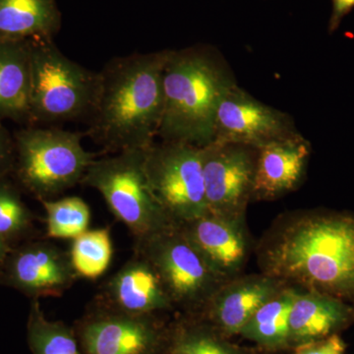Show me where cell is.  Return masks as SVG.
<instances>
[{
  "label": "cell",
  "mask_w": 354,
  "mask_h": 354,
  "mask_svg": "<svg viewBox=\"0 0 354 354\" xmlns=\"http://www.w3.org/2000/svg\"><path fill=\"white\" fill-rule=\"evenodd\" d=\"M256 253L261 272L354 305V213H286L263 235Z\"/></svg>",
  "instance_id": "obj_1"
},
{
  "label": "cell",
  "mask_w": 354,
  "mask_h": 354,
  "mask_svg": "<svg viewBox=\"0 0 354 354\" xmlns=\"http://www.w3.org/2000/svg\"><path fill=\"white\" fill-rule=\"evenodd\" d=\"M169 50L114 57L97 72L85 136L102 152L149 148L164 106L162 74Z\"/></svg>",
  "instance_id": "obj_2"
},
{
  "label": "cell",
  "mask_w": 354,
  "mask_h": 354,
  "mask_svg": "<svg viewBox=\"0 0 354 354\" xmlns=\"http://www.w3.org/2000/svg\"><path fill=\"white\" fill-rule=\"evenodd\" d=\"M235 84L228 65L213 48L195 46L169 50L158 137L165 142L209 145L213 142L216 109Z\"/></svg>",
  "instance_id": "obj_3"
},
{
  "label": "cell",
  "mask_w": 354,
  "mask_h": 354,
  "mask_svg": "<svg viewBox=\"0 0 354 354\" xmlns=\"http://www.w3.org/2000/svg\"><path fill=\"white\" fill-rule=\"evenodd\" d=\"M83 137L57 127H24L14 133L13 171L20 183L39 201L81 183L97 156L85 150Z\"/></svg>",
  "instance_id": "obj_4"
},
{
  "label": "cell",
  "mask_w": 354,
  "mask_h": 354,
  "mask_svg": "<svg viewBox=\"0 0 354 354\" xmlns=\"http://www.w3.org/2000/svg\"><path fill=\"white\" fill-rule=\"evenodd\" d=\"M147 149L95 158L81 181L102 195L111 213L127 225L136 242L176 225L151 189L145 169Z\"/></svg>",
  "instance_id": "obj_5"
},
{
  "label": "cell",
  "mask_w": 354,
  "mask_h": 354,
  "mask_svg": "<svg viewBox=\"0 0 354 354\" xmlns=\"http://www.w3.org/2000/svg\"><path fill=\"white\" fill-rule=\"evenodd\" d=\"M31 127L87 120L94 104L97 72L64 55L55 41H30Z\"/></svg>",
  "instance_id": "obj_6"
},
{
  "label": "cell",
  "mask_w": 354,
  "mask_h": 354,
  "mask_svg": "<svg viewBox=\"0 0 354 354\" xmlns=\"http://www.w3.org/2000/svg\"><path fill=\"white\" fill-rule=\"evenodd\" d=\"M135 252L155 268L174 308L201 312L212 295L227 281L209 268L178 225L137 241Z\"/></svg>",
  "instance_id": "obj_7"
},
{
  "label": "cell",
  "mask_w": 354,
  "mask_h": 354,
  "mask_svg": "<svg viewBox=\"0 0 354 354\" xmlns=\"http://www.w3.org/2000/svg\"><path fill=\"white\" fill-rule=\"evenodd\" d=\"M145 169L156 199L174 225L208 214L202 147L155 141L147 149Z\"/></svg>",
  "instance_id": "obj_8"
},
{
  "label": "cell",
  "mask_w": 354,
  "mask_h": 354,
  "mask_svg": "<svg viewBox=\"0 0 354 354\" xmlns=\"http://www.w3.org/2000/svg\"><path fill=\"white\" fill-rule=\"evenodd\" d=\"M258 149L212 142L202 147V165L208 213L245 218L252 200Z\"/></svg>",
  "instance_id": "obj_9"
},
{
  "label": "cell",
  "mask_w": 354,
  "mask_h": 354,
  "mask_svg": "<svg viewBox=\"0 0 354 354\" xmlns=\"http://www.w3.org/2000/svg\"><path fill=\"white\" fill-rule=\"evenodd\" d=\"M299 134L290 115L258 101L235 84L216 109L213 142L260 149Z\"/></svg>",
  "instance_id": "obj_10"
},
{
  "label": "cell",
  "mask_w": 354,
  "mask_h": 354,
  "mask_svg": "<svg viewBox=\"0 0 354 354\" xmlns=\"http://www.w3.org/2000/svg\"><path fill=\"white\" fill-rule=\"evenodd\" d=\"M79 333L86 354H157L162 344L153 315H132L102 304Z\"/></svg>",
  "instance_id": "obj_11"
},
{
  "label": "cell",
  "mask_w": 354,
  "mask_h": 354,
  "mask_svg": "<svg viewBox=\"0 0 354 354\" xmlns=\"http://www.w3.org/2000/svg\"><path fill=\"white\" fill-rule=\"evenodd\" d=\"M9 283L38 300L60 297L78 279L69 252L50 241L22 247L6 261Z\"/></svg>",
  "instance_id": "obj_12"
},
{
  "label": "cell",
  "mask_w": 354,
  "mask_h": 354,
  "mask_svg": "<svg viewBox=\"0 0 354 354\" xmlns=\"http://www.w3.org/2000/svg\"><path fill=\"white\" fill-rule=\"evenodd\" d=\"M178 227L221 279L228 281L242 274L251 250L245 218L208 213Z\"/></svg>",
  "instance_id": "obj_13"
},
{
  "label": "cell",
  "mask_w": 354,
  "mask_h": 354,
  "mask_svg": "<svg viewBox=\"0 0 354 354\" xmlns=\"http://www.w3.org/2000/svg\"><path fill=\"white\" fill-rule=\"evenodd\" d=\"M100 304L132 315H155L174 309L171 298L153 265L135 252L102 286Z\"/></svg>",
  "instance_id": "obj_14"
},
{
  "label": "cell",
  "mask_w": 354,
  "mask_h": 354,
  "mask_svg": "<svg viewBox=\"0 0 354 354\" xmlns=\"http://www.w3.org/2000/svg\"><path fill=\"white\" fill-rule=\"evenodd\" d=\"M285 285L264 272L239 274L216 290L201 313L223 334H241L255 312Z\"/></svg>",
  "instance_id": "obj_15"
},
{
  "label": "cell",
  "mask_w": 354,
  "mask_h": 354,
  "mask_svg": "<svg viewBox=\"0 0 354 354\" xmlns=\"http://www.w3.org/2000/svg\"><path fill=\"white\" fill-rule=\"evenodd\" d=\"M310 153L311 145L301 134L258 149L252 200H274L297 189Z\"/></svg>",
  "instance_id": "obj_16"
},
{
  "label": "cell",
  "mask_w": 354,
  "mask_h": 354,
  "mask_svg": "<svg viewBox=\"0 0 354 354\" xmlns=\"http://www.w3.org/2000/svg\"><path fill=\"white\" fill-rule=\"evenodd\" d=\"M354 323V305L318 291L300 290L290 316V344L320 341Z\"/></svg>",
  "instance_id": "obj_17"
},
{
  "label": "cell",
  "mask_w": 354,
  "mask_h": 354,
  "mask_svg": "<svg viewBox=\"0 0 354 354\" xmlns=\"http://www.w3.org/2000/svg\"><path fill=\"white\" fill-rule=\"evenodd\" d=\"M30 41H0V123L31 127Z\"/></svg>",
  "instance_id": "obj_18"
},
{
  "label": "cell",
  "mask_w": 354,
  "mask_h": 354,
  "mask_svg": "<svg viewBox=\"0 0 354 354\" xmlns=\"http://www.w3.org/2000/svg\"><path fill=\"white\" fill-rule=\"evenodd\" d=\"M62 23L57 0H0V41H55Z\"/></svg>",
  "instance_id": "obj_19"
},
{
  "label": "cell",
  "mask_w": 354,
  "mask_h": 354,
  "mask_svg": "<svg viewBox=\"0 0 354 354\" xmlns=\"http://www.w3.org/2000/svg\"><path fill=\"white\" fill-rule=\"evenodd\" d=\"M300 290L286 283L255 312L239 335L265 348L290 346L291 307Z\"/></svg>",
  "instance_id": "obj_20"
},
{
  "label": "cell",
  "mask_w": 354,
  "mask_h": 354,
  "mask_svg": "<svg viewBox=\"0 0 354 354\" xmlns=\"http://www.w3.org/2000/svg\"><path fill=\"white\" fill-rule=\"evenodd\" d=\"M78 278L97 279L108 271L113 248L108 227L87 230L73 239L69 251Z\"/></svg>",
  "instance_id": "obj_21"
},
{
  "label": "cell",
  "mask_w": 354,
  "mask_h": 354,
  "mask_svg": "<svg viewBox=\"0 0 354 354\" xmlns=\"http://www.w3.org/2000/svg\"><path fill=\"white\" fill-rule=\"evenodd\" d=\"M28 333L34 354H83L73 332L64 323L46 319L37 299L31 305Z\"/></svg>",
  "instance_id": "obj_22"
},
{
  "label": "cell",
  "mask_w": 354,
  "mask_h": 354,
  "mask_svg": "<svg viewBox=\"0 0 354 354\" xmlns=\"http://www.w3.org/2000/svg\"><path fill=\"white\" fill-rule=\"evenodd\" d=\"M41 203L46 215V234L50 239L73 241L87 232L91 211L81 198L41 200Z\"/></svg>",
  "instance_id": "obj_23"
},
{
  "label": "cell",
  "mask_w": 354,
  "mask_h": 354,
  "mask_svg": "<svg viewBox=\"0 0 354 354\" xmlns=\"http://www.w3.org/2000/svg\"><path fill=\"white\" fill-rule=\"evenodd\" d=\"M169 354H242L213 330L198 326H183L176 330Z\"/></svg>",
  "instance_id": "obj_24"
},
{
  "label": "cell",
  "mask_w": 354,
  "mask_h": 354,
  "mask_svg": "<svg viewBox=\"0 0 354 354\" xmlns=\"http://www.w3.org/2000/svg\"><path fill=\"white\" fill-rule=\"evenodd\" d=\"M32 213L10 184L0 180V237L7 242L31 228Z\"/></svg>",
  "instance_id": "obj_25"
},
{
  "label": "cell",
  "mask_w": 354,
  "mask_h": 354,
  "mask_svg": "<svg viewBox=\"0 0 354 354\" xmlns=\"http://www.w3.org/2000/svg\"><path fill=\"white\" fill-rule=\"evenodd\" d=\"M346 346L339 334L297 346L295 354H344Z\"/></svg>",
  "instance_id": "obj_26"
},
{
  "label": "cell",
  "mask_w": 354,
  "mask_h": 354,
  "mask_svg": "<svg viewBox=\"0 0 354 354\" xmlns=\"http://www.w3.org/2000/svg\"><path fill=\"white\" fill-rule=\"evenodd\" d=\"M15 162V143L13 135L0 123V180L13 171Z\"/></svg>",
  "instance_id": "obj_27"
},
{
  "label": "cell",
  "mask_w": 354,
  "mask_h": 354,
  "mask_svg": "<svg viewBox=\"0 0 354 354\" xmlns=\"http://www.w3.org/2000/svg\"><path fill=\"white\" fill-rule=\"evenodd\" d=\"M354 8V0H333V10L329 22V31L334 32L339 28L344 16Z\"/></svg>",
  "instance_id": "obj_28"
},
{
  "label": "cell",
  "mask_w": 354,
  "mask_h": 354,
  "mask_svg": "<svg viewBox=\"0 0 354 354\" xmlns=\"http://www.w3.org/2000/svg\"><path fill=\"white\" fill-rule=\"evenodd\" d=\"M9 252H10V248H9L8 242L0 237V271L6 266Z\"/></svg>",
  "instance_id": "obj_29"
}]
</instances>
